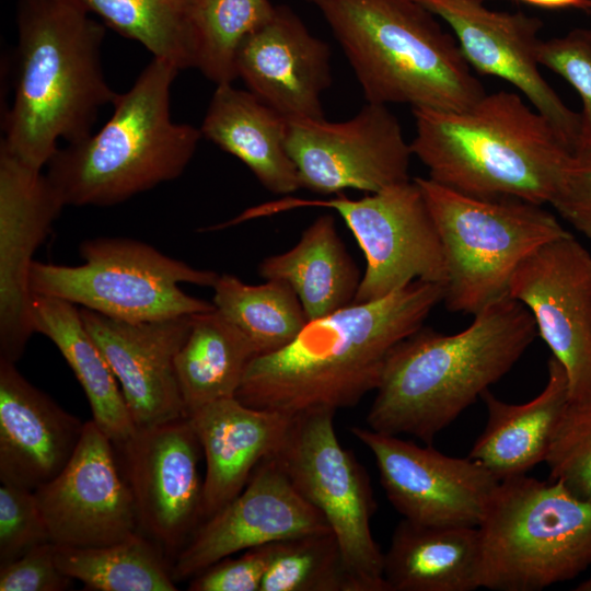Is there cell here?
<instances>
[{
    "instance_id": "34",
    "label": "cell",
    "mask_w": 591,
    "mask_h": 591,
    "mask_svg": "<svg viewBox=\"0 0 591 591\" xmlns=\"http://www.w3.org/2000/svg\"><path fill=\"white\" fill-rule=\"evenodd\" d=\"M260 591H351L334 533L279 541Z\"/></svg>"
},
{
    "instance_id": "26",
    "label": "cell",
    "mask_w": 591,
    "mask_h": 591,
    "mask_svg": "<svg viewBox=\"0 0 591 591\" xmlns=\"http://www.w3.org/2000/svg\"><path fill=\"white\" fill-rule=\"evenodd\" d=\"M480 536L473 526H430L403 519L384 554L389 591H473L480 583Z\"/></svg>"
},
{
    "instance_id": "13",
    "label": "cell",
    "mask_w": 591,
    "mask_h": 591,
    "mask_svg": "<svg viewBox=\"0 0 591 591\" xmlns=\"http://www.w3.org/2000/svg\"><path fill=\"white\" fill-rule=\"evenodd\" d=\"M139 531L174 560L202 522L201 447L187 417L136 428L114 443Z\"/></svg>"
},
{
    "instance_id": "40",
    "label": "cell",
    "mask_w": 591,
    "mask_h": 591,
    "mask_svg": "<svg viewBox=\"0 0 591 591\" xmlns=\"http://www.w3.org/2000/svg\"><path fill=\"white\" fill-rule=\"evenodd\" d=\"M549 205L577 231L591 239V155L572 154Z\"/></svg>"
},
{
    "instance_id": "30",
    "label": "cell",
    "mask_w": 591,
    "mask_h": 591,
    "mask_svg": "<svg viewBox=\"0 0 591 591\" xmlns=\"http://www.w3.org/2000/svg\"><path fill=\"white\" fill-rule=\"evenodd\" d=\"M56 564L71 579L96 591H175L163 548L137 531L114 544L95 547L56 545Z\"/></svg>"
},
{
    "instance_id": "15",
    "label": "cell",
    "mask_w": 591,
    "mask_h": 591,
    "mask_svg": "<svg viewBox=\"0 0 591 591\" xmlns=\"http://www.w3.org/2000/svg\"><path fill=\"white\" fill-rule=\"evenodd\" d=\"M508 297L523 304L565 369L569 401L591 398V254L569 232L530 253Z\"/></svg>"
},
{
    "instance_id": "33",
    "label": "cell",
    "mask_w": 591,
    "mask_h": 591,
    "mask_svg": "<svg viewBox=\"0 0 591 591\" xmlns=\"http://www.w3.org/2000/svg\"><path fill=\"white\" fill-rule=\"evenodd\" d=\"M270 0H196V66L216 85L237 79L236 57L243 42L275 12Z\"/></svg>"
},
{
    "instance_id": "39",
    "label": "cell",
    "mask_w": 591,
    "mask_h": 591,
    "mask_svg": "<svg viewBox=\"0 0 591 591\" xmlns=\"http://www.w3.org/2000/svg\"><path fill=\"white\" fill-rule=\"evenodd\" d=\"M55 555L56 545L48 542L32 548L13 561L0 566V590H67L72 579L60 571Z\"/></svg>"
},
{
    "instance_id": "4",
    "label": "cell",
    "mask_w": 591,
    "mask_h": 591,
    "mask_svg": "<svg viewBox=\"0 0 591 591\" xmlns=\"http://www.w3.org/2000/svg\"><path fill=\"white\" fill-rule=\"evenodd\" d=\"M410 142L429 178L484 199L551 204L573 151L520 94L486 93L461 111L412 108Z\"/></svg>"
},
{
    "instance_id": "36",
    "label": "cell",
    "mask_w": 591,
    "mask_h": 591,
    "mask_svg": "<svg viewBox=\"0 0 591 591\" xmlns=\"http://www.w3.org/2000/svg\"><path fill=\"white\" fill-rule=\"evenodd\" d=\"M541 66L565 79L579 94L582 111L573 154L591 155V28H575L560 37L541 40Z\"/></svg>"
},
{
    "instance_id": "1",
    "label": "cell",
    "mask_w": 591,
    "mask_h": 591,
    "mask_svg": "<svg viewBox=\"0 0 591 591\" xmlns=\"http://www.w3.org/2000/svg\"><path fill=\"white\" fill-rule=\"evenodd\" d=\"M442 300V285L415 280L309 321L288 345L250 361L235 397L292 416L355 406L376 390L392 349L422 327Z\"/></svg>"
},
{
    "instance_id": "24",
    "label": "cell",
    "mask_w": 591,
    "mask_h": 591,
    "mask_svg": "<svg viewBox=\"0 0 591 591\" xmlns=\"http://www.w3.org/2000/svg\"><path fill=\"white\" fill-rule=\"evenodd\" d=\"M200 131L243 162L270 193L286 195L302 188L287 150V118L248 90L232 83L217 85Z\"/></svg>"
},
{
    "instance_id": "12",
    "label": "cell",
    "mask_w": 591,
    "mask_h": 591,
    "mask_svg": "<svg viewBox=\"0 0 591 591\" xmlns=\"http://www.w3.org/2000/svg\"><path fill=\"white\" fill-rule=\"evenodd\" d=\"M286 144L301 187L317 194H371L410 179V143L386 105L367 102L339 123L287 119Z\"/></svg>"
},
{
    "instance_id": "7",
    "label": "cell",
    "mask_w": 591,
    "mask_h": 591,
    "mask_svg": "<svg viewBox=\"0 0 591 591\" xmlns=\"http://www.w3.org/2000/svg\"><path fill=\"white\" fill-rule=\"evenodd\" d=\"M478 531L482 588L540 591L591 566V502L559 482L500 480Z\"/></svg>"
},
{
    "instance_id": "3",
    "label": "cell",
    "mask_w": 591,
    "mask_h": 591,
    "mask_svg": "<svg viewBox=\"0 0 591 591\" xmlns=\"http://www.w3.org/2000/svg\"><path fill=\"white\" fill-rule=\"evenodd\" d=\"M18 73L0 148L42 170L58 140L89 135L117 94L101 63L105 27L77 0H20Z\"/></svg>"
},
{
    "instance_id": "8",
    "label": "cell",
    "mask_w": 591,
    "mask_h": 591,
    "mask_svg": "<svg viewBox=\"0 0 591 591\" xmlns=\"http://www.w3.org/2000/svg\"><path fill=\"white\" fill-rule=\"evenodd\" d=\"M442 243L443 300L453 313L472 314L508 296L519 264L542 244L568 233L543 205L484 199L415 177Z\"/></svg>"
},
{
    "instance_id": "29",
    "label": "cell",
    "mask_w": 591,
    "mask_h": 591,
    "mask_svg": "<svg viewBox=\"0 0 591 591\" xmlns=\"http://www.w3.org/2000/svg\"><path fill=\"white\" fill-rule=\"evenodd\" d=\"M255 351L247 337L216 308L193 314L175 358L186 416L212 402L235 397Z\"/></svg>"
},
{
    "instance_id": "41",
    "label": "cell",
    "mask_w": 591,
    "mask_h": 591,
    "mask_svg": "<svg viewBox=\"0 0 591 591\" xmlns=\"http://www.w3.org/2000/svg\"><path fill=\"white\" fill-rule=\"evenodd\" d=\"M483 1V0H479ZM545 9H577L591 13V0H520Z\"/></svg>"
},
{
    "instance_id": "35",
    "label": "cell",
    "mask_w": 591,
    "mask_h": 591,
    "mask_svg": "<svg viewBox=\"0 0 591 591\" xmlns=\"http://www.w3.org/2000/svg\"><path fill=\"white\" fill-rule=\"evenodd\" d=\"M545 463L549 479L591 502V398L568 401L555 427Z\"/></svg>"
},
{
    "instance_id": "28",
    "label": "cell",
    "mask_w": 591,
    "mask_h": 591,
    "mask_svg": "<svg viewBox=\"0 0 591 591\" xmlns=\"http://www.w3.org/2000/svg\"><path fill=\"white\" fill-rule=\"evenodd\" d=\"M31 315L35 333L59 349L82 386L99 428L118 443L136 430L120 386L88 333L80 310L68 301L32 294Z\"/></svg>"
},
{
    "instance_id": "31",
    "label": "cell",
    "mask_w": 591,
    "mask_h": 591,
    "mask_svg": "<svg viewBox=\"0 0 591 591\" xmlns=\"http://www.w3.org/2000/svg\"><path fill=\"white\" fill-rule=\"evenodd\" d=\"M212 288L216 310L247 337L255 357L281 349L308 323L297 294L283 281L247 285L223 274Z\"/></svg>"
},
{
    "instance_id": "37",
    "label": "cell",
    "mask_w": 591,
    "mask_h": 591,
    "mask_svg": "<svg viewBox=\"0 0 591 591\" xmlns=\"http://www.w3.org/2000/svg\"><path fill=\"white\" fill-rule=\"evenodd\" d=\"M48 542H51L50 535L34 490L1 483L0 566Z\"/></svg>"
},
{
    "instance_id": "42",
    "label": "cell",
    "mask_w": 591,
    "mask_h": 591,
    "mask_svg": "<svg viewBox=\"0 0 591 591\" xmlns=\"http://www.w3.org/2000/svg\"><path fill=\"white\" fill-rule=\"evenodd\" d=\"M575 590L576 591H591V576L582 580L579 584H577Z\"/></svg>"
},
{
    "instance_id": "38",
    "label": "cell",
    "mask_w": 591,
    "mask_h": 591,
    "mask_svg": "<svg viewBox=\"0 0 591 591\" xmlns=\"http://www.w3.org/2000/svg\"><path fill=\"white\" fill-rule=\"evenodd\" d=\"M278 542L246 549L235 559H222L193 577L190 591H260Z\"/></svg>"
},
{
    "instance_id": "27",
    "label": "cell",
    "mask_w": 591,
    "mask_h": 591,
    "mask_svg": "<svg viewBox=\"0 0 591 591\" xmlns=\"http://www.w3.org/2000/svg\"><path fill=\"white\" fill-rule=\"evenodd\" d=\"M258 274L288 283L308 322L352 303L361 280L331 215L316 218L292 248L263 259Z\"/></svg>"
},
{
    "instance_id": "23",
    "label": "cell",
    "mask_w": 591,
    "mask_h": 591,
    "mask_svg": "<svg viewBox=\"0 0 591 591\" xmlns=\"http://www.w3.org/2000/svg\"><path fill=\"white\" fill-rule=\"evenodd\" d=\"M187 418L206 459L204 521L233 500L257 465L275 454L293 416L229 397L207 404Z\"/></svg>"
},
{
    "instance_id": "6",
    "label": "cell",
    "mask_w": 591,
    "mask_h": 591,
    "mask_svg": "<svg viewBox=\"0 0 591 591\" xmlns=\"http://www.w3.org/2000/svg\"><path fill=\"white\" fill-rule=\"evenodd\" d=\"M178 71L153 57L131 88L117 94L97 132L56 151L46 175L66 206L120 204L185 171L202 135L171 118Z\"/></svg>"
},
{
    "instance_id": "16",
    "label": "cell",
    "mask_w": 591,
    "mask_h": 591,
    "mask_svg": "<svg viewBox=\"0 0 591 591\" xmlns=\"http://www.w3.org/2000/svg\"><path fill=\"white\" fill-rule=\"evenodd\" d=\"M34 495L57 546H104L139 531L114 443L93 419L67 465Z\"/></svg>"
},
{
    "instance_id": "17",
    "label": "cell",
    "mask_w": 591,
    "mask_h": 591,
    "mask_svg": "<svg viewBox=\"0 0 591 591\" xmlns=\"http://www.w3.org/2000/svg\"><path fill=\"white\" fill-rule=\"evenodd\" d=\"M326 531L331 528L324 515L271 455L233 500L196 528L173 560L172 576L184 581L237 552Z\"/></svg>"
},
{
    "instance_id": "9",
    "label": "cell",
    "mask_w": 591,
    "mask_h": 591,
    "mask_svg": "<svg viewBox=\"0 0 591 591\" xmlns=\"http://www.w3.org/2000/svg\"><path fill=\"white\" fill-rule=\"evenodd\" d=\"M78 266L34 262L32 294L79 304L112 318L138 323L196 314L213 303L184 292L181 283L215 285L219 275L126 237H96L80 245Z\"/></svg>"
},
{
    "instance_id": "5",
    "label": "cell",
    "mask_w": 591,
    "mask_h": 591,
    "mask_svg": "<svg viewBox=\"0 0 591 591\" xmlns=\"http://www.w3.org/2000/svg\"><path fill=\"white\" fill-rule=\"evenodd\" d=\"M340 45L368 103L464 109L486 94L456 38L415 0H306Z\"/></svg>"
},
{
    "instance_id": "32",
    "label": "cell",
    "mask_w": 591,
    "mask_h": 591,
    "mask_svg": "<svg viewBox=\"0 0 591 591\" xmlns=\"http://www.w3.org/2000/svg\"><path fill=\"white\" fill-rule=\"evenodd\" d=\"M125 37L178 70L196 66V0H77Z\"/></svg>"
},
{
    "instance_id": "2",
    "label": "cell",
    "mask_w": 591,
    "mask_h": 591,
    "mask_svg": "<svg viewBox=\"0 0 591 591\" xmlns=\"http://www.w3.org/2000/svg\"><path fill=\"white\" fill-rule=\"evenodd\" d=\"M444 335L420 327L389 354L366 421L426 444L506 375L537 336L530 311L506 296Z\"/></svg>"
},
{
    "instance_id": "11",
    "label": "cell",
    "mask_w": 591,
    "mask_h": 591,
    "mask_svg": "<svg viewBox=\"0 0 591 591\" xmlns=\"http://www.w3.org/2000/svg\"><path fill=\"white\" fill-rule=\"evenodd\" d=\"M306 206L335 210L364 255L366 270L354 302L381 299L415 280L444 287L448 271L442 243L415 179L360 199L341 193L326 200L283 199L251 208L248 216L256 218Z\"/></svg>"
},
{
    "instance_id": "14",
    "label": "cell",
    "mask_w": 591,
    "mask_h": 591,
    "mask_svg": "<svg viewBox=\"0 0 591 591\" xmlns=\"http://www.w3.org/2000/svg\"><path fill=\"white\" fill-rule=\"evenodd\" d=\"M350 431L371 451L385 495L404 519L430 526L482 523L500 482L482 464L370 428Z\"/></svg>"
},
{
    "instance_id": "25",
    "label": "cell",
    "mask_w": 591,
    "mask_h": 591,
    "mask_svg": "<svg viewBox=\"0 0 591 591\" xmlns=\"http://www.w3.org/2000/svg\"><path fill=\"white\" fill-rule=\"evenodd\" d=\"M482 398L487 421L468 457L499 480L524 475L545 462L555 427L569 401L568 380L559 361L549 357L547 382L540 394L526 403H506L489 390Z\"/></svg>"
},
{
    "instance_id": "10",
    "label": "cell",
    "mask_w": 591,
    "mask_h": 591,
    "mask_svg": "<svg viewBox=\"0 0 591 591\" xmlns=\"http://www.w3.org/2000/svg\"><path fill=\"white\" fill-rule=\"evenodd\" d=\"M334 414L316 409L293 416L273 454L297 490L326 519L351 591H389L384 554L370 528L376 503L364 467L335 432Z\"/></svg>"
},
{
    "instance_id": "20",
    "label": "cell",
    "mask_w": 591,
    "mask_h": 591,
    "mask_svg": "<svg viewBox=\"0 0 591 591\" xmlns=\"http://www.w3.org/2000/svg\"><path fill=\"white\" fill-rule=\"evenodd\" d=\"M82 322L112 369L136 427L187 417L175 358L193 314L130 323L82 308Z\"/></svg>"
},
{
    "instance_id": "19",
    "label": "cell",
    "mask_w": 591,
    "mask_h": 591,
    "mask_svg": "<svg viewBox=\"0 0 591 591\" xmlns=\"http://www.w3.org/2000/svg\"><path fill=\"white\" fill-rule=\"evenodd\" d=\"M65 206L42 170L0 148V360L15 363L35 333L33 256Z\"/></svg>"
},
{
    "instance_id": "18",
    "label": "cell",
    "mask_w": 591,
    "mask_h": 591,
    "mask_svg": "<svg viewBox=\"0 0 591 591\" xmlns=\"http://www.w3.org/2000/svg\"><path fill=\"white\" fill-rule=\"evenodd\" d=\"M415 1L450 26L472 69L517 88L555 125L575 153L580 114L564 103L540 70L542 20L522 12L490 10L479 0Z\"/></svg>"
},
{
    "instance_id": "22",
    "label": "cell",
    "mask_w": 591,
    "mask_h": 591,
    "mask_svg": "<svg viewBox=\"0 0 591 591\" xmlns=\"http://www.w3.org/2000/svg\"><path fill=\"white\" fill-rule=\"evenodd\" d=\"M84 424L0 360V480L35 490L73 455Z\"/></svg>"
},
{
    "instance_id": "21",
    "label": "cell",
    "mask_w": 591,
    "mask_h": 591,
    "mask_svg": "<svg viewBox=\"0 0 591 591\" xmlns=\"http://www.w3.org/2000/svg\"><path fill=\"white\" fill-rule=\"evenodd\" d=\"M332 51L287 5L241 45L237 78L287 119H323L322 94L332 84Z\"/></svg>"
}]
</instances>
